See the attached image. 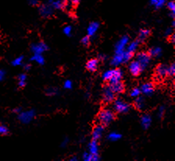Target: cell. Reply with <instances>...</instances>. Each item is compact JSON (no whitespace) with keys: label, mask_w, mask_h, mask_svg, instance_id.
Masks as SVG:
<instances>
[{"label":"cell","mask_w":175,"mask_h":161,"mask_svg":"<svg viewBox=\"0 0 175 161\" xmlns=\"http://www.w3.org/2000/svg\"><path fill=\"white\" fill-rule=\"evenodd\" d=\"M135 106L137 108L142 109L145 106V100L142 97H137L135 100Z\"/></svg>","instance_id":"obj_24"},{"label":"cell","mask_w":175,"mask_h":161,"mask_svg":"<svg viewBox=\"0 0 175 161\" xmlns=\"http://www.w3.org/2000/svg\"><path fill=\"white\" fill-rule=\"evenodd\" d=\"M141 94V91H140V88H134L130 92V96L133 97H137L140 95Z\"/></svg>","instance_id":"obj_31"},{"label":"cell","mask_w":175,"mask_h":161,"mask_svg":"<svg viewBox=\"0 0 175 161\" xmlns=\"http://www.w3.org/2000/svg\"><path fill=\"white\" fill-rule=\"evenodd\" d=\"M139 41H133V42L130 43L128 46H127V51H130L131 53H134L138 49V48H139Z\"/></svg>","instance_id":"obj_23"},{"label":"cell","mask_w":175,"mask_h":161,"mask_svg":"<svg viewBox=\"0 0 175 161\" xmlns=\"http://www.w3.org/2000/svg\"><path fill=\"white\" fill-rule=\"evenodd\" d=\"M9 130L4 125H0V135H6L8 134Z\"/></svg>","instance_id":"obj_35"},{"label":"cell","mask_w":175,"mask_h":161,"mask_svg":"<svg viewBox=\"0 0 175 161\" xmlns=\"http://www.w3.org/2000/svg\"><path fill=\"white\" fill-rule=\"evenodd\" d=\"M41 15L44 17H49L53 14V8L49 5H41L39 8Z\"/></svg>","instance_id":"obj_8"},{"label":"cell","mask_w":175,"mask_h":161,"mask_svg":"<svg viewBox=\"0 0 175 161\" xmlns=\"http://www.w3.org/2000/svg\"><path fill=\"white\" fill-rule=\"evenodd\" d=\"M6 72L4 70H0V81L3 80V79L5 78Z\"/></svg>","instance_id":"obj_43"},{"label":"cell","mask_w":175,"mask_h":161,"mask_svg":"<svg viewBox=\"0 0 175 161\" xmlns=\"http://www.w3.org/2000/svg\"><path fill=\"white\" fill-rule=\"evenodd\" d=\"M167 0H157L156 3L155 4L156 8H161L164 6V4L166 3Z\"/></svg>","instance_id":"obj_34"},{"label":"cell","mask_w":175,"mask_h":161,"mask_svg":"<svg viewBox=\"0 0 175 161\" xmlns=\"http://www.w3.org/2000/svg\"><path fill=\"white\" fill-rule=\"evenodd\" d=\"M63 33L67 36H70L72 33V27L70 26H66L63 28Z\"/></svg>","instance_id":"obj_33"},{"label":"cell","mask_w":175,"mask_h":161,"mask_svg":"<svg viewBox=\"0 0 175 161\" xmlns=\"http://www.w3.org/2000/svg\"><path fill=\"white\" fill-rule=\"evenodd\" d=\"M20 111H21L20 108H16V109H14V110H13V112H15V113H17V114L20 113Z\"/></svg>","instance_id":"obj_47"},{"label":"cell","mask_w":175,"mask_h":161,"mask_svg":"<svg viewBox=\"0 0 175 161\" xmlns=\"http://www.w3.org/2000/svg\"><path fill=\"white\" fill-rule=\"evenodd\" d=\"M93 155L90 153H84L83 154V159L84 161H92Z\"/></svg>","instance_id":"obj_32"},{"label":"cell","mask_w":175,"mask_h":161,"mask_svg":"<svg viewBox=\"0 0 175 161\" xmlns=\"http://www.w3.org/2000/svg\"><path fill=\"white\" fill-rule=\"evenodd\" d=\"M23 68H24L25 70L28 71V70H29V69H31V66H30V65H25L24 67H23Z\"/></svg>","instance_id":"obj_46"},{"label":"cell","mask_w":175,"mask_h":161,"mask_svg":"<svg viewBox=\"0 0 175 161\" xmlns=\"http://www.w3.org/2000/svg\"><path fill=\"white\" fill-rule=\"evenodd\" d=\"M80 0H71V2H72L73 4H78Z\"/></svg>","instance_id":"obj_49"},{"label":"cell","mask_w":175,"mask_h":161,"mask_svg":"<svg viewBox=\"0 0 175 161\" xmlns=\"http://www.w3.org/2000/svg\"><path fill=\"white\" fill-rule=\"evenodd\" d=\"M174 38H175V35L173 34H171V38H170V40H171V42L172 43H174Z\"/></svg>","instance_id":"obj_48"},{"label":"cell","mask_w":175,"mask_h":161,"mask_svg":"<svg viewBox=\"0 0 175 161\" xmlns=\"http://www.w3.org/2000/svg\"><path fill=\"white\" fill-rule=\"evenodd\" d=\"M156 2H157V0H150L151 4H152V5H153V6H155V4L156 3Z\"/></svg>","instance_id":"obj_50"},{"label":"cell","mask_w":175,"mask_h":161,"mask_svg":"<svg viewBox=\"0 0 175 161\" xmlns=\"http://www.w3.org/2000/svg\"><path fill=\"white\" fill-rule=\"evenodd\" d=\"M32 60L36 62L39 65H43L45 62V58L41 55V54H34L33 57L32 58Z\"/></svg>","instance_id":"obj_20"},{"label":"cell","mask_w":175,"mask_h":161,"mask_svg":"<svg viewBox=\"0 0 175 161\" xmlns=\"http://www.w3.org/2000/svg\"><path fill=\"white\" fill-rule=\"evenodd\" d=\"M141 92L143 93L145 95H150L152 94V92L154 91V87L152 86V83H145L140 88Z\"/></svg>","instance_id":"obj_13"},{"label":"cell","mask_w":175,"mask_h":161,"mask_svg":"<svg viewBox=\"0 0 175 161\" xmlns=\"http://www.w3.org/2000/svg\"><path fill=\"white\" fill-rule=\"evenodd\" d=\"M67 143H68V139H65L63 140V142H62L61 146H66V145H67Z\"/></svg>","instance_id":"obj_45"},{"label":"cell","mask_w":175,"mask_h":161,"mask_svg":"<svg viewBox=\"0 0 175 161\" xmlns=\"http://www.w3.org/2000/svg\"><path fill=\"white\" fill-rule=\"evenodd\" d=\"M121 138V135L119 133H117V132H111L108 135V139H109L110 141H117L120 139Z\"/></svg>","instance_id":"obj_26"},{"label":"cell","mask_w":175,"mask_h":161,"mask_svg":"<svg viewBox=\"0 0 175 161\" xmlns=\"http://www.w3.org/2000/svg\"><path fill=\"white\" fill-rule=\"evenodd\" d=\"M140 64L142 69H145L149 66V63L150 62V56L149 54L145 52H140L137 54V60Z\"/></svg>","instance_id":"obj_3"},{"label":"cell","mask_w":175,"mask_h":161,"mask_svg":"<svg viewBox=\"0 0 175 161\" xmlns=\"http://www.w3.org/2000/svg\"><path fill=\"white\" fill-rule=\"evenodd\" d=\"M103 132H104V128L102 125H97L96 127H95V128L93 129L92 131V138L93 140H99V139L102 137Z\"/></svg>","instance_id":"obj_11"},{"label":"cell","mask_w":175,"mask_h":161,"mask_svg":"<svg viewBox=\"0 0 175 161\" xmlns=\"http://www.w3.org/2000/svg\"><path fill=\"white\" fill-rule=\"evenodd\" d=\"M123 76V72L121 69H115L113 72V75L112 79H110V83H115L118 82V81H121V79H122Z\"/></svg>","instance_id":"obj_18"},{"label":"cell","mask_w":175,"mask_h":161,"mask_svg":"<svg viewBox=\"0 0 175 161\" xmlns=\"http://www.w3.org/2000/svg\"><path fill=\"white\" fill-rule=\"evenodd\" d=\"M159 117L160 118H163V116H164V107H161L160 109H159Z\"/></svg>","instance_id":"obj_41"},{"label":"cell","mask_w":175,"mask_h":161,"mask_svg":"<svg viewBox=\"0 0 175 161\" xmlns=\"http://www.w3.org/2000/svg\"><path fill=\"white\" fill-rule=\"evenodd\" d=\"M151 122H152V119L151 117L148 115H145L144 116H142V119H141V123H142V127L145 129L149 128L151 125Z\"/></svg>","instance_id":"obj_16"},{"label":"cell","mask_w":175,"mask_h":161,"mask_svg":"<svg viewBox=\"0 0 175 161\" xmlns=\"http://www.w3.org/2000/svg\"><path fill=\"white\" fill-rule=\"evenodd\" d=\"M150 34V30H148V29H143V30H141L139 32V38L140 41H144L145 39L148 38Z\"/></svg>","instance_id":"obj_22"},{"label":"cell","mask_w":175,"mask_h":161,"mask_svg":"<svg viewBox=\"0 0 175 161\" xmlns=\"http://www.w3.org/2000/svg\"><path fill=\"white\" fill-rule=\"evenodd\" d=\"M167 7L171 12H175V4L173 1H170L167 3Z\"/></svg>","instance_id":"obj_37"},{"label":"cell","mask_w":175,"mask_h":161,"mask_svg":"<svg viewBox=\"0 0 175 161\" xmlns=\"http://www.w3.org/2000/svg\"><path fill=\"white\" fill-rule=\"evenodd\" d=\"M162 53V49L160 48V47H155V48H152V49L149 50V54L151 56H153V57H159V56Z\"/></svg>","instance_id":"obj_21"},{"label":"cell","mask_w":175,"mask_h":161,"mask_svg":"<svg viewBox=\"0 0 175 161\" xmlns=\"http://www.w3.org/2000/svg\"><path fill=\"white\" fill-rule=\"evenodd\" d=\"M28 2L30 5L35 6H37L38 4V0H28Z\"/></svg>","instance_id":"obj_42"},{"label":"cell","mask_w":175,"mask_h":161,"mask_svg":"<svg viewBox=\"0 0 175 161\" xmlns=\"http://www.w3.org/2000/svg\"><path fill=\"white\" fill-rule=\"evenodd\" d=\"M113 107L116 111L118 113H126L128 111L129 108H130L128 104L121 99H118L114 102Z\"/></svg>","instance_id":"obj_4"},{"label":"cell","mask_w":175,"mask_h":161,"mask_svg":"<svg viewBox=\"0 0 175 161\" xmlns=\"http://www.w3.org/2000/svg\"><path fill=\"white\" fill-rule=\"evenodd\" d=\"M52 6L53 9H62L64 6V4L62 2L61 0H56V1H53L52 2Z\"/></svg>","instance_id":"obj_27"},{"label":"cell","mask_w":175,"mask_h":161,"mask_svg":"<svg viewBox=\"0 0 175 161\" xmlns=\"http://www.w3.org/2000/svg\"><path fill=\"white\" fill-rule=\"evenodd\" d=\"M48 49V47L45 43L40 42L38 44H35L32 46V51H33L34 54H41L44 51H45Z\"/></svg>","instance_id":"obj_7"},{"label":"cell","mask_w":175,"mask_h":161,"mask_svg":"<svg viewBox=\"0 0 175 161\" xmlns=\"http://www.w3.org/2000/svg\"><path fill=\"white\" fill-rule=\"evenodd\" d=\"M156 74L159 77H164L167 75V66L164 65H160L156 68Z\"/></svg>","instance_id":"obj_17"},{"label":"cell","mask_w":175,"mask_h":161,"mask_svg":"<svg viewBox=\"0 0 175 161\" xmlns=\"http://www.w3.org/2000/svg\"><path fill=\"white\" fill-rule=\"evenodd\" d=\"M18 79L19 82H26L27 76L25 74H20V76H18Z\"/></svg>","instance_id":"obj_40"},{"label":"cell","mask_w":175,"mask_h":161,"mask_svg":"<svg viewBox=\"0 0 175 161\" xmlns=\"http://www.w3.org/2000/svg\"><path fill=\"white\" fill-rule=\"evenodd\" d=\"M35 115V112L33 110L30 111H27L21 112L20 111L19 113L18 119L23 124H28L29 122H31L32 121V119H34V117Z\"/></svg>","instance_id":"obj_2"},{"label":"cell","mask_w":175,"mask_h":161,"mask_svg":"<svg viewBox=\"0 0 175 161\" xmlns=\"http://www.w3.org/2000/svg\"><path fill=\"white\" fill-rule=\"evenodd\" d=\"M115 98V94L109 87H106L103 91V100L106 103H110Z\"/></svg>","instance_id":"obj_6"},{"label":"cell","mask_w":175,"mask_h":161,"mask_svg":"<svg viewBox=\"0 0 175 161\" xmlns=\"http://www.w3.org/2000/svg\"><path fill=\"white\" fill-rule=\"evenodd\" d=\"M89 149V153L92 155H98L99 154V146L96 140H93L88 146Z\"/></svg>","instance_id":"obj_19"},{"label":"cell","mask_w":175,"mask_h":161,"mask_svg":"<svg viewBox=\"0 0 175 161\" xmlns=\"http://www.w3.org/2000/svg\"><path fill=\"white\" fill-rule=\"evenodd\" d=\"M114 119V113L109 109L101 111L99 115V121L102 125H107Z\"/></svg>","instance_id":"obj_1"},{"label":"cell","mask_w":175,"mask_h":161,"mask_svg":"<svg viewBox=\"0 0 175 161\" xmlns=\"http://www.w3.org/2000/svg\"><path fill=\"white\" fill-rule=\"evenodd\" d=\"M175 74V65L171 64L169 67H167V75L173 76Z\"/></svg>","instance_id":"obj_29"},{"label":"cell","mask_w":175,"mask_h":161,"mask_svg":"<svg viewBox=\"0 0 175 161\" xmlns=\"http://www.w3.org/2000/svg\"><path fill=\"white\" fill-rule=\"evenodd\" d=\"M63 87L66 89H71L72 88V82L70 80H66L63 83Z\"/></svg>","instance_id":"obj_38"},{"label":"cell","mask_w":175,"mask_h":161,"mask_svg":"<svg viewBox=\"0 0 175 161\" xmlns=\"http://www.w3.org/2000/svg\"><path fill=\"white\" fill-rule=\"evenodd\" d=\"M123 56H124V62H128L129 60L131 59V58L133 57V53L128 51H123Z\"/></svg>","instance_id":"obj_28"},{"label":"cell","mask_w":175,"mask_h":161,"mask_svg":"<svg viewBox=\"0 0 175 161\" xmlns=\"http://www.w3.org/2000/svg\"><path fill=\"white\" fill-rule=\"evenodd\" d=\"M129 38L127 36H124L119 40L116 45V53H122L125 49L126 46L128 45Z\"/></svg>","instance_id":"obj_5"},{"label":"cell","mask_w":175,"mask_h":161,"mask_svg":"<svg viewBox=\"0 0 175 161\" xmlns=\"http://www.w3.org/2000/svg\"><path fill=\"white\" fill-rule=\"evenodd\" d=\"M109 87H110L111 90L113 91L114 94H121L124 90V84H123L121 81H118V82L115 83H110Z\"/></svg>","instance_id":"obj_10"},{"label":"cell","mask_w":175,"mask_h":161,"mask_svg":"<svg viewBox=\"0 0 175 161\" xmlns=\"http://www.w3.org/2000/svg\"><path fill=\"white\" fill-rule=\"evenodd\" d=\"M98 66H99V61L97 59H96V58H94V59H91L88 62L86 67L91 72H94V71H96L97 69Z\"/></svg>","instance_id":"obj_15"},{"label":"cell","mask_w":175,"mask_h":161,"mask_svg":"<svg viewBox=\"0 0 175 161\" xmlns=\"http://www.w3.org/2000/svg\"><path fill=\"white\" fill-rule=\"evenodd\" d=\"M46 93L48 95L53 96V95H55V94L57 93V90H56V88H49V89L47 90Z\"/></svg>","instance_id":"obj_36"},{"label":"cell","mask_w":175,"mask_h":161,"mask_svg":"<svg viewBox=\"0 0 175 161\" xmlns=\"http://www.w3.org/2000/svg\"><path fill=\"white\" fill-rule=\"evenodd\" d=\"M129 70H130V73L134 76H138L142 70V67H141L140 64L138 61H134L130 63L129 66Z\"/></svg>","instance_id":"obj_9"},{"label":"cell","mask_w":175,"mask_h":161,"mask_svg":"<svg viewBox=\"0 0 175 161\" xmlns=\"http://www.w3.org/2000/svg\"><path fill=\"white\" fill-rule=\"evenodd\" d=\"M99 28V23L98 22H92L89 24V26H88L87 33L88 36H94L98 31Z\"/></svg>","instance_id":"obj_12"},{"label":"cell","mask_w":175,"mask_h":161,"mask_svg":"<svg viewBox=\"0 0 175 161\" xmlns=\"http://www.w3.org/2000/svg\"><path fill=\"white\" fill-rule=\"evenodd\" d=\"M172 34H173V30H172L171 28H167L165 31V34L167 35V36H170Z\"/></svg>","instance_id":"obj_44"},{"label":"cell","mask_w":175,"mask_h":161,"mask_svg":"<svg viewBox=\"0 0 175 161\" xmlns=\"http://www.w3.org/2000/svg\"><path fill=\"white\" fill-rule=\"evenodd\" d=\"M114 70L110 69V70H107L104 72L103 74V79L106 81H109L113 77V75Z\"/></svg>","instance_id":"obj_25"},{"label":"cell","mask_w":175,"mask_h":161,"mask_svg":"<svg viewBox=\"0 0 175 161\" xmlns=\"http://www.w3.org/2000/svg\"><path fill=\"white\" fill-rule=\"evenodd\" d=\"M22 62H23V56H20V57L17 58L15 59L12 62V65L14 66H20L22 64Z\"/></svg>","instance_id":"obj_30"},{"label":"cell","mask_w":175,"mask_h":161,"mask_svg":"<svg viewBox=\"0 0 175 161\" xmlns=\"http://www.w3.org/2000/svg\"><path fill=\"white\" fill-rule=\"evenodd\" d=\"M81 43H82L84 45H88L89 44V36H86L84 38H83V39L81 40Z\"/></svg>","instance_id":"obj_39"},{"label":"cell","mask_w":175,"mask_h":161,"mask_svg":"<svg viewBox=\"0 0 175 161\" xmlns=\"http://www.w3.org/2000/svg\"><path fill=\"white\" fill-rule=\"evenodd\" d=\"M174 25H175L174 21H173V22H172V26H174Z\"/></svg>","instance_id":"obj_52"},{"label":"cell","mask_w":175,"mask_h":161,"mask_svg":"<svg viewBox=\"0 0 175 161\" xmlns=\"http://www.w3.org/2000/svg\"><path fill=\"white\" fill-rule=\"evenodd\" d=\"M123 62H124V56H123V52L122 53H116L115 56L113 58L112 61H111V64L114 66H117Z\"/></svg>","instance_id":"obj_14"},{"label":"cell","mask_w":175,"mask_h":161,"mask_svg":"<svg viewBox=\"0 0 175 161\" xmlns=\"http://www.w3.org/2000/svg\"><path fill=\"white\" fill-rule=\"evenodd\" d=\"M70 161H75V160H78V159H77L76 157H75V158H71L70 159Z\"/></svg>","instance_id":"obj_51"},{"label":"cell","mask_w":175,"mask_h":161,"mask_svg":"<svg viewBox=\"0 0 175 161\" xmlns=\"http://www.w3.org/2000/svg\"><path fill=\"white\" fill-rule=\"evenodd\" d=\"M48 1H49V2H53V0H48Z\"/></svg>","instance_id":"obj_53"}]
</instances>
